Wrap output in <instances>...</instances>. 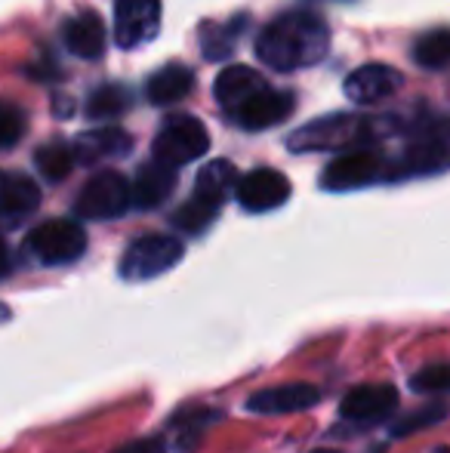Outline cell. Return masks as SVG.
Listing matches in <instances>:
<instances>
[{
    "instance_id": "cell-1",
    "label": "cell",
    "mask_w": 450,
    "mask_h": 453,
    "mask_svg": "<svg viewBox=\"0 0 450 453\" xmlns=\"http://www.w3.org/2000/svg\"><path fill=\"white\" fill-rule=\"evenodd\" d=\"M331 47V28L309 10H290L271 19L256 37V56L275 72H296L321 62Z\"/></svg>"
},
{
    "instance_id": "cell-2",
    "label": "cell",
    "mask_w": 450,
    "mask_h": 453,
    "mask_svg": "<svg viewBox=\"0 0 450 453\" xmlns=\"http://www.w3.org/2000/svg\"><path fill=\"white\" fill-rule=\"evenodd\" d=\"M373 139V124L358 114H327L290 133L287 145L294 151H355L367 149Z\"/></svg>"
},
{
    "instance_id": "cell-3",
    "label": "cell",
    "mask_w": 450,
    "mask_h": 453,
    "mask_svg": "<svg viewBox=\"0 0 450 453\" xmlns=\"http://www.w3.org/2000/svg\"><path fill=\"white\" fill-rule=\"evenodd\" d=\"M207 149H210L207 127L198 118H192V114H170V118H164L161 130L155 136V157L170 164V167L198 161Z\"/></svg>"
},
{
    "instance_id": "cell-4",
    "label": "cell",
    "mask_w": 450,
    "mask_h": 453,
    "mask_svg": "<svg viewBox=\"0 0 450 453\" xmlns=\"http://www.w3.org/2000/svg\"><path fill=\"white\" fill-rule=\"evenodd\" d=\"M182 259V241L173 234H142L120 257V278L151 280L170 272Z\"/></svg>"
},
{
    "instance_id": "cell-5",
    "label": "cell",
    "mask_w": 450,
    "mask_h": 453,
    "mask_svg": "<svg viewBox=\"0 0 450 453\" xmlns=\"http://www.w3.org/2000/svg\"><path fill=\"white\" fill-rule=\"evenodd\" d=\"M25 247L47 265L74 263L87 250V232L74 219H50L31 228Z\"/></svg>"
},
{
    "instance_id": "cell-6",
    "label": "cell",
    "mask_w": 450,
    "mask_h": 453,
    "mask_svg": "<svg viewBox=\"0 0 450 453\" xmlns=\"http://www.w3.org/2000/svg\"><path fill=\"white\" fill-rule=\"evenodd\" d=\"M126 207H133V185L114 170H103L93 176L74 201L80 219H114L126 213Z\"/></svg>"
},
{
    "instance_id": "cell-7",
    "label": "cell",
    "mask_w": 450,
    "mask_h": 453,
    "mask_svg": "<svg viewBox=\"0 0 450 453\" xmlns=\"http://www.w3.org/2000/svg\"><path fill=\"white\" fill-rule=\"evenodd\" d=\"M379 180H392V164H385L379 155H373L370 149H355L342 151L339 157H333L331 167L321 176V185L327 191H348L370 185Z\"/></svg>"
},
{
    "instance_id": "cell-8",
    "label": "cell",
    "mask_w": 450,
    "mask_h": 453,
    "mask_svg": "<svg viewBox=\"0 0 450 453\" xmlns=\"http://www.w3.org/2000/svg\"><path fill=\"white\" fill-rule=\"evenodd\" d=\"M161 25V0H118L114 4V41L120 50H133L151 41Z\"/></svg>"
},
{
    "instance_id": "cell-9",
    "label": "cell",
    "mask_w": 450,
    "mask_h": 453,
    "mask_svg": "<svg viewBox=\"0 0 450 453\" xmlns=\"http://www.w3.org/2000/svg\"><path fill=\"white\" fill-rule=\"evenodd\" d=\"M234 195H238L240 207L250 210V213H269V210L281 207L290 197V182L278 170L263 167L240 176L238 185H234Z\"/></svg>"
},
{
    "instance_id": "cell-10",
    "label": "cell",
    "mask_w": 450,
    "mask_h": 453,
    "mask_svg": "<svg viewBox=\"0 0 450 453\" xmlns=\"http://www.w3.org/2000/svg\"><path fill=\"white\" fill-rule=\"evenodd\" d=\"M398 407V388L395 386H385V382H377V386H358L342 398L339 411L348 423H358V426H373V423H383L392 411Z\"/></svg>"
},
{
    "instance_id": "cell-11",
    "label": "cell",
    "mask_w": 450,
    "mask_h": 453,
    "mask_svg": "<svg viewBox=\"0 0 450 453\" xmlns=\"http://www.w3.org/2000/svg\"><path fill=\"white\" fill-rule=\"evenodd\" d=\"M296 108L294 93L287 90H271V87H263L253 99H247L238 111H232L228 118L234 120L244 130H265V127H275L281 120H287Z\"/></svg>"
},
{
    "instance_id": "cell-12",
    "label": "cell",
    "mask_w": 450,
    "mask_h": 453,
    "mask_svg": "<svg viewBox=\"0 0 450 453\" xmlns=\"http://www.w3.org/2000/svg\"><path fill=\"white\" fill-rule=\"evenodd\" d=\"M321 401V392L312 382H287V386L263 388V392H253L247 398V411L250 413H300L309 411Z\"/></svg>"
},
{
    "instance_id": "cell-13",
    "label": "cell",
    "mask_w": 450,
    "mask_h": 453,
    "mask_svg": "<svg viewBox=\"0 0 450 453\" xmlns=\"http://www.w3.org/2000/svg\"><path fill=\"white\" fill-rule=\"evenodd\" d=\"M401 87V72L383 62H370V65L355 68L346 78V96L358 105H373V102L389 99Z\"/></svg>"
},
{
    "instance_id": "cell-14",
    "label": "cell",
    "mask_w": 450,
    "mask_h": 453,
    "mask_svg": "<svg viewBox=\"0 0 450 453\" xmlns=\"http://www.w3.org/2000/svg\"><path fill=\"white\" fill-rule=\"evenodd\" d=\"M41 207V188L28 176H6L0 182V228H19Z\"/></svg>"
},
{
    "instance_id": "cell-15",
    "label": "cell",
    "mask_w": 450,
    "mask_h": 453,
    "mask_svg": "<svg viewBox=\"0 0 450 453\" xmlns=\"http://www.w3.org/2000/svg\"><path fill=\"white\" fill-rule=\"evenodd\" d=\"M130 185H133V207H139V210L161 207L176 185V167H170V164H164L155 157L151 164H142V167H139L136 180Z\"/></svg>"
},
{
    "instance_id": "cell-16",
    "label": "cell",
    "mask_w": 450,
    "mask_h": 453,
    "mask_svg": "<svg viewBox=\"0 0 450 453\" xmlns=\"http://www.w3.org/2000/svg\"><path fill=\"white\" fill-rule=\"evenodd\" d=\"M62 43L80 59H96L105 50V25L96 12H78L62 28Z\"/></svg>"
},
{
    "instance_id": "cell-17",
    "label": "cell",
    "mask_w": 450,
    "mask_h": 453,
    "mask_svg": "<svg viewBox=\"0 0 450 453\" xmlns=\"http://www.w3.org/2000/svg\"><path fill=\"white\" fill-rule=\"evenodd\" d=\"M263 87H269V84H265L263 74L253 72L250 65H228L225 72L217 78L213 93H217L219 105L225 108V114H232V111H238L247 99H253Z\"/></svg>"
},
{
    "instance_id": "cell-18",
    "label": "cell",
    "mask_w": 450,
    "mask_h": 453,
    "mask_svg": "<svg viewBox=\"0 0 450 453\" xmlns=\"http://www.w3.org/2000/svg\"><path fill=\"white\" fill-rule=\"evenodd\" d=\"M133 145V139L126 136L124 130L118 127H96V130H87L78 136L74 142V157L80 164H96L103 157H118V155H126Z\"/></svg>"
},
{
    "instance_id": "cell-19",
    "label": "cell",
    "mask_w": 450,
    "mask_h": 453,
    "mask_svg": "<svg viewBox=\"0 0 450 453\" xmlns=\"http://www.w3.org/2000/svg\"><path fill=\"white\" fill-rule=\"evenodd\" d=\"M192 87H194L192 68L182 65V62H170V65L157 68V72L151 74L145 93H149V99L155 102V105H170V102L186 99V96L192 93Z\"/></svg>"
},
{
    "instance_id": "cell-20",
    "label": "cell",
    "mask_w": 450,
    "mask_h": 453,
    "mask_svg": "<svg viewBox=\"0 0 450 453\" xmlns=\"http://www.w3.org/2000/svg\"><path fill=\"white\" fill-rule=\"evenodd\" d=\"M234 185H238V170H234V164L232 161H210L198 173L194 195L207 197V201H213V203L223 207V201L234 191Z\"/></svg>"
},
{
    "instance_id": "cell-21",
    "label": "cell",
    "mask_w": 450,
    "mask_h": 453,
    "mask_svg": "<svg viewBox=\"0 0 450 453\" xmlns=\"http://www.w3.org/2000/svg\"><path fill=\"white\" fill-rule=\"evenodd\" d=\"M244 16L232 19V22L225 25H207L204 35H201V47H204V56L210 62L223 59V56H232L234 43H238L240 31H244Z\"/></svg>"
},
{
    "instance_id": "cell-22",
    "label": "cell",
    "mask_w": 450,
    "mask_h": 453,
    "mask_svg": "<svg viewBox=\"0 0 450 453\" xmlns=\"http://www.w3.org/2000/svg\"><path fill=\"white\" fill-rule=\"evenodd\" d=\"M217 216H219V203L207 201V197H201V195H192L179 210H176L173 226L188 234H198V232H204L207 226H213Z\"/></svg>"
},
{
    "instance_id": "cell-23",
    "label": "cell",
    "mask_w": 450,
    "mask_h": 453,
    "mask_svg": "<svg viewBox=\"0 0 450 453\" xmlns=\"http://www.w3.org/2000/svg\"><path fill=\"white\" fill-rule=\"evenodd\" d=\"M414 59H416V65L432 68V72L447 68L450 65V28L429 31L426 37H420L414 47Z\"/></svg>"
},
{
    "instance_id": "cell-24",
    "label": "cell",
    "mask_w": 450,
    "mask_h": 453,
    "mask_svg": "<svg viewBox=\"0 0 450 453\" xmlns=\"http://www.w3.org/2000/svg\"><path fill=\"white\" fill-rule=\"evenodd\" d=\"M34 164L41 170V176H47L50 182H62L74 167V151L65 142H47L37 149Z\"/></svg>"
},
{
    "instance_id": "cell-25",
    "label": "cell",
    "mask_w": 450,
    "mask_h": 453,
    "mask_svg": "<svg viewBox=\"0 0 450 453\" xmlns=\"http://www.w3.org/2000/svg\"><path fill=\"white\" fill-rule=\"evenodd\" d=\"M126 105H130V93L124 90V87H103V90H96L90 96V102H87V118L90 120H111V118H120V114L126 111Z\"/></svg>"
},
{
    "instance_id": "cell-26",
    "label": "cell",
    "mask_w": 450,
    "mask_h": 453,
    "mask_svg": "<svg viewBox=\"0 0 450 453\" xmlns=\"http://www.w3.org/2000/svg\"><path fill=\"white\" fill-rule=\"evenodd\" d=\"M447 407L445 404H429V407H423V411H414V413H408L404 419H398L395 426H392V435L395 438H410V435H416L420 429H429V426H439L441 419H447Z\"/></svg>"
},
{
    "instance_id": "cell-27",
    "label": "cell",
    "mask_w": 450,
    "mask_h": 453,
    "mask_svg": "<svg viewBox=\"0 0 450 453\" xmlns=\"http://www.w3.org/2000/svg\"><path fill=\"white\" fill-rule=\"evenodd\" d=\"M25 133V114L12 102H0V151L12 149Z\"/></svg>"
},
{
    "instance_id": "cell-28",
    "label": "cell",
    "mask_w": 450,
    "mask_h": 453,
    "mask_svg": "<svg viewBox=\"0 0 450 453\" xmlns=\"http://www.w3.org/2000/svg\"><path fill=\"white\" fill-rule=\"evenodd\" d=\"M414 392H450V364H432L410 376Z\"/></svg>"
},
{
    "instance_id": "cell-29",
    "label": "cell",
    "mask_w": 450,
    "mask_h": 453,
    "mask_svg": "<svg viewBox=\"0 0 450 453\" xmlns=\"http://www.w3.org/2000/svg\"><path fill=\"white\" fill-rule=\"evenodd\" d=\"M114 453H167V441L164 438H139V441L124 444Z\"/></svg>"
},
{
    "instance_id": "cell-30",
    "label": "cell",
    "mask_w": 450,
    "mask_h": 453,
    "mask_svg": "<svg viewBox=\"0 0 450 453\" xmlns=\"http://www.w3.org/2000/svg\"><path fill=\"white\" fill-rule=\"evenodd\" d=\"M10 272V247H6V241L0 238V278Z\"/></svg>"
},
{
    "instance_id": "cell-31",
    "label": "cell",
    "mask_w": 450,
    "mask_h": 453,
    "mask_svg": "<svg viewBox=\"0 0 450 453\" xmlns=\"http://www.w3.org/2000/svg\"><path fill=\"white\" fill-rule=\"evenodd\" d=\"M4 321H10V309H6V305L0 303V324H4Z\"/></svg>"
},
{
    "instance_id": "cell-32",
    "label": "cell",
    "mask_w": 450,
    "mask_h": 453,
    "mask_svg": "<svg viewBox=\"0 0 450 453\" xmlns=\"http://www.w3.org/2000/svg\"><path fill=\"white\" fill-rule=\"evenodd\" d=\"M432 453H450L447 448H439V450H432Z\"/></svg>"
},
{
    "instance_id": "cell-33",
    "label": "cell",
    "mask_w": 450,
    "mask_h": 453,
    "mask_svg": "<svg viewBox=\"0 0 450 453\" xmlns=\"http://www.w3.org/2000/svg\"><path fill=\"white\" fill-rule=\"evenodd\" d=\"M312 453H337V450H312Z\"/></svg>"
}]
</instances>
